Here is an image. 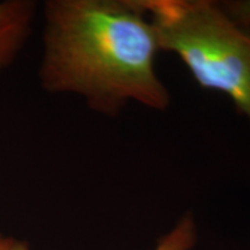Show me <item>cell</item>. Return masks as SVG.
<instances>
[{"label": "cell", "instance_id": "obj_1", "mask_svg": "<svg viewBox=\"0 0 250 250\" xmlns=\"http://www.w3.org/2000/svg\"><path fill=\"white\" fill-rule=\"evenodd\" d=\"M39 78L51 94L81 98L115 117L129 102L162 111L170 94L156 73L158 36L139 0H48Z\"/></svg>", "mask_w": 250, "mask_h": 250}, {"label": "cell", "instance_id": "obj_2", "mask_svg": "<svg viewBox=\"0 0 250 250\" xmlns=\"http://www.w3.org/2000/svg\"><path fill=\"white\" fill-rule=\"evenodd\" d=\"M139 1L160 51L176 55L204 89L227 95L250 125V30L234 22L219 1Z\"/></svg>", "mask_w": 250, "mask_h": 250}, {"label": "cell", "instance_id": "obj_3", "mask_svg": "<svg viewBox=\"0 0 250 250\" xmlns=\"http://www.w3.org/2000/svg\"><path fill=\"white\" fill-rule=\"evenodd\" d=\"M36 12L33 0L0 1V71L12 66L26 46Z\"/></svg>", "mask_w": 250, "mask_h": 250}, {"label": "cell", "instance_id": "obj_4", "mask_svg": "<svg viewBox=\"0 0 250 250\" xmlns=\"http://www.w3.org/2000/svg\"><path fill=\"white\" fill-rule=\"evenodd\" d=\"M196 236L195 221L191 215H186L159 240L155 250H190L195 246Z\"/></svg>", "mask_w": 250, "mask_h": 250}, {"label": "cell", "instance_id": "obj_5", "mask_svg": "<svg viewBox=\"0 0 250 250\" xmlns=\"http://www.w3.org/2000/svg\"><path fill=\"white\" fill-rule=\"evenodd\" d=\"M18 240L14 239V237L6 236L0 233V250H13Z\"/></svg>", "mask_w": 250, "mask_h": 250}, {"label": "cell", "instance_id": "obj_6", "mask_svg": "<svg viewBox=\"0 0 250 250\" xmlns=\"http://www.w3.org/2000/svg\"><path fill=\"white\" fill-rule=\"evenodd\" d=\"M13 250H29V247H28V245H27L26 242L20 241V240H18L17 245L14 246Z\"/></svg>", "mask_w": 250, "mask_h": 250}]
</instances>
